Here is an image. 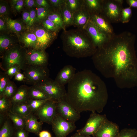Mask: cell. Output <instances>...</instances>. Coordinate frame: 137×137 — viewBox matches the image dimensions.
Masks as SVG:
<instances>
[{
    "mask_svg": "<svg viewBox=\"0 0 137 137\" xmlns=\"http://www.w3.org/2000/svg\"><path fill=\"white\" fill-rule=\"evenodd\" d=\"M135 36L128 31L115 33L92 56L95 68L105 77L113 80L119 88L137 87Z\"/></svg>",
    "mask_w": 137,
    "mask_h": 137,
    "instance_id": "1",
    "label": "cell"
},
{
    "mask_svg": "<svg viewBox=\"0 0 137 137\" xmlns=\"http://www.w3.org/2000/svg\"><path fill=\"white\" fill-rule=\"evenodd\" d=\"M108 98L105 82L90 70L76 72L67 84L66 101L80 113L87 111L101 112Z\"/></svg>",
    "mask_w": 137,
    "mask_h": 137,
    "instance_id": "2",
    "label": "cell"
},
{
    "mask_svg": "<svg viewBox=\"0 0 137 137\" xmlns=\"http://www.w3.org/2000/svg\"><path fill=\"white\" fill-rule=\"evenodd\" d=\"M61 38L63 51L71 57L79 58L92 56L97 50L91 38L83 28L63 30Z\"/></svg>",
    "mask_w": 137,
    "mask_h": 137,
    "instance_id": "3",
    "label": "cell"
},
{
    "mask_svg": "<svg viewBox=\"0 0 137 137\" xmlns=\"http://www.w3.org/2000/svg\"><path fill=\"white\" fill-rule=\"evenodd\" d=\"M27 51L24 48L16 44L4 52L1 63V68L5 72L11 66L18 65L24 71L27 66Z\"/></svg>",
    "mask_w": 137,
    "mask_h": 137,
    "instance_id": "4",
    "label": "cell"
},
{
    "mask_svg": "<svg viewBox=\"0 0 137 137\" xmlns=\"http://www.w3.org/2000/svg\"><path fill=\"white\" fill-rule=\"evenodd\" d=\"M49 97L56 102L66 100V90L65 86L62 85L48 78L36 84Z\"/></svg>",
    "mask_w": 137,
    "mask_h": 137,
    "instance_id": "5",
    "label": "cell"
},
{
    "mask_svg": "<svg viewBox=\"0 0 137 137\" xmlns=\"http://www.w3.org/2000/svg\"><path fill=\"white\" fill-rule=\"evenodd\" d=\"M23 71L24 81L32 85L37 84L49 78L47 66L27 65Z\"/></svg>",
    "mask_w": 137,
    "mask_h": 137,
    "instance_id": "6",
    "label": "cell"
},
{
    "mask_svg": "<svg viewBox=\"0 0 137 137\" xmlns=\"http://www.w3.org/2000/svg\"><path fill=\"white\" fill-rule=\"evenodd\" d=\"M123 0H103L102 14L111 23L120 22Z\"/></svg>",
    "mask_w": 137,
    "mask_h": 137,
    "instance_id": "7",
    "label": "cell"
},
{
    "mask_svg": "<svg viewBox=\"0 0 137 137\" xmlns=\"http://www.w3.org/2000/svg\"><path fill=\"white\" fill-rule=\"evenodd\" d=\"M33 31L37 38L34 49L44 50L52 44L56 38L58 33L48 31L43 26L35 27Z\"/></svg>",
    "mask_w": 137,
    "mask_h": 137,
    "instance_id": "8",
    "label": "cell"
},
{
    "mask_svg": "<svg viewBox=\"0 0 137 137\" xmlns=\"http://www.w3.org/2000/svg\"><path fill=\"white\" fill-rule=\"evenodd\" d=\"M51 125L55 137H66L76 127L75 123L66 121L57 113Z\"/></svg>",
    "mask_w": 137,
    "mask_h": 137,
    "instance_id": "9",
    "label": "cell"
},
{
    "mask_svg": "<svg viewBox=\"0 0 137 137\" xmlns=\"http://www.w3.org/2000/svg\"><path fill=\"white\" fill-rule=\"evenodd\" d=\"M56 102L51 99L48 100L34 113L40 121L52 125L54 118L57 114Z\"/></svg>",
    "mask_w": 137,
    "mask_h": 137,
    "instance_id": "10",
    "label": "cell"
},
{
    "mask_svg": "<svg viewBox=\"0 0 137 137\" xmlns=\"http://www.w3.org/2000/svg\"><path fill=\"white\" fill-rule=\"evenodd\" d=\"M105 121V117L103 115L92 112L84 126L77 130V132L82 135L93 136Z\"/></svg>",
    "mask_w": 137,
    "mask_h": 137,
    "instance_id": "11",
    "label": "cell"
},
{
    "mask_svg": "<svg viewBox=\"0 0 137 137\" xmlns=\"http://www.w3.org/2000/svg\"><path fill=\"white\" fill-rule=\"evenodd\" d=\"M56 107L57 113L68 122L75 123L80 118V113L66 100L57 102Z\"/></svg>",
    "mask_w": 137,
    "mask_h": 137,
    "instance_id": "12",
    "label": "cell"
},
{
    "mask_svg": "<svg viewBox=\"0 0 137 137\" xmlns=\"http://www.w3.org/2000/svg\"><path fill=\"white\" fill-rule=\"evenodd\" d=\"M83 28L89 34L97 48L101 46L111 36L99 29L90 18Z\"/></svg>",
    "mask_w": 137,
    "mask_h": 137,
    "instance_id": "13",
    "label": "cell"
},
{
    "mask_svg": "<svg viewBox=\"0 0 137 137\" xmlns=\"http://www.w3.org/2000/svg\"><path fill=\"white\" fill-rule=\"evenodd\" d=\"M48 56L45 50L33 48L27 51V65L47 66Z\"/></svg>",
    "mask_w": 137,
    "mask_h": 137,
    "instance_id": "14",
    "label": "cell"
},
{
    "mask_svg": "<svg viewBox=\"0 0 137 137\" xmlns=\"http://www.w3.org/2000/svg\"><path fill=\"white\" fill-rule=\"evenodd\" d=\"M90 19L103 32L110 36L114 33L111 23L102 13L90 15Z\"/></svg>",
    "mask_w": 137,
    "mask_h": 137,
    "instance_id": "15",
    "label": "cell"
},
{
    "mask_svg": "<svg viewBox=\"0 0 137 137\" xmlns=\"http://www.w3.org/2000/svg\"><path fill=\"white\" fill-rule=\"evenodd\" d=\"M119 132L118 128L115 124L105 121L93 136L95 137H116Z\"/></svg>",
    "mask_w": 137,
    "mask_h": 137,
    "instance_id": "16",
    "label": "cell"
},
{
    "mask_svg": "<svg viewBox=\"0 0 137 137\" xmlns=\"http://www.w3.org/2000/svg\"><path fill=\"white\" fill-rule=\"evenodd\" d=\"M76 69L72 65H66L58 73L55 80L60 85L64 86L71 80L74 76Z\"/></svg>",
    "mask_w": 137,
    "mask_h": 137,
    "instance_id": "17",
    "label": "cell"
},
{
    "mask_svg": "<svg viewBox=\"0 0 137 137\" xmlns=\"http://www.w3.org/2000/svg\"><path fill=\"white\" fill-rule=\"evenodd\" d=\"M24 129L28 133H32L38 135L42 130L43 123L38 121L37 116L33 113H31L26 116Z\"/></svg>",
    "mask_w": 137,
    "mask_h": 137,
    "instance_id": "18",
    "label": "cell"
},
{
    "mask_svg": "<svg viewBox=\"0 0 137 137\" xmlns=\"http://www.w3.org/2000/svg\"><path fill=\"white\" fill-rule=\"evenodd\" d=\"M90 14L84 5L73 13V26L77 28H83L90 18Z\"/></svg>",
    "mask_w": 137,
    "mask_h": 137,
    "instance_id": "19",
    "label": "cell"
},
{
    "mask_svg": "<svg viewBox=\"0 0 137 137\" xmlns=\"http://www.w3.org/2000/svg\"><path fill=\"white\" fill-rule=\"evenodd\" d=\"M28 87L24 85L20 86L14 95L10 99L12 105L26 102L29 99L28 95Z\"/></svg>",
    "mask_w": 137,
    "mask_h": 137,
    "instance_id": "20",
    "label": "cell"
},
{
    "mask_svg": "<svg viewBox=\"0 0 137 137\" xmlns=\"http://www.w3.org/2000/svg\"><path fill=\"white\" fill-rule=\"evenodd\" d=\"M84 5L90 15L102 13L103 0H84Z\"/></svg>",
    "mask_w": 137,
    "mask_h": 137,
    "instance_id": "21",
    "label": "cell"
},
{
    "mask_svg": "<svg viewBox=\"0 0 137 137\" xmlns=\"http://www.w3.org/2000/svg\"><path fill=\"white\" fill-rule=\"evenodd\" d=\"M20 41L24 45V47L35 48L37 42V38L33 32H23L20 36Z\"/></svg>",
    "mask_w": 137,
    "mask_h": 137,
    "instance_id": "22",
    "label": "cell"
},
{
    "mask_svg": "<svg viewBox=\"0 0 137 137\" xmlns=\"http://www.w3.org/2000/svg\"><path fill=\"white\" fill-rule=\"evenodd\" d=\"M4 17L7 28L12 32L19 35L24 31L25 27L19 21L12 19L8 17L4 16Z\"/></svg>",
    "mask_w": 137,
    "mask_h": 137,
    "instance_id": "23",
    "label": "cell"
},
{
    "mask_svg": "<svg viewBox=\"0 0 137 137\" xmlns=\"http://www.w3.org/2000/svg\"><path fill=\"white\" fill-rule=\"evenodd\" d=\"M58 11L60 14L65 29L73 25V13L67 7L65 2L59 8Z\"/></svg>",
    "mask_w": 137,
    "mask_h": 137,
    "instance_id": "24",
    "label": "cell"
},
{
    "mask_svg": "<svg viewBox=\"0 0 137 137\" xmlns=\"http://www.w3.org/2000/svg\"><path fill=\"white\" fill-rule=\"evenodd\" d=\"M28 95L29 98L32 99L42 100L51 99L41 89L36 85L28 87Z\"/></svg>",
    "mask_w": 137,
    "mask_h": 137,
    "instance_id": "25",
    "label": "cell"
},
{
    "mask_svg": "<svg viewBox=\"0 0 137 137\" xmlns=\"http://www.w3.org/2000/svg\"><path fill=\"white\" fill-rule=\"evenodd\" d=\"M15 128L8 116L3 125L0 127V137H15Z\"/></svg>",
    "mask_w": 137,
    "mask_h": 137,
    "instance_id": "26",
    "label": "cell"
},
{
    "mask_svg": "<svg viewBox=\"0 0 137 137\" xmlns=\"http://www.w3.org/2000/svg\"><path fill=\"white\" fill-rule=\"evenodd\" d=\"M7 115L16 129L19 128L24 129L26 116L15 113L11 110L8 112Z\"/></svg>",
    "mask_w": 137,
    "mask_h": 137,
    "instance_id": "27",
    "label": "cell"
},
{
    "mask_svg": "<svg viewBox=\"0 0 137 137\" xmlns=\"http://www.w3.org/2000/svg\"><path fill=\"white\" fill-rule=\"evenodd\" d=\"M11 110L15 113L25 116L32 113L27 102L12 105Z\"/></svg>",
    "mask_w": 137,
    "mask_h": 137,
    "instance_id": "28",
    "label": "cell"
},
{
    "mask_svg": "<svg viewBox=\"0 0 137 137\" xmlns=\"http://www.w3.org/2000/svg\"><path fill=\"white\" fill-rule=\"evenodd\" d=\"M16 44L13 41L7 36L1 35L0 37V51L1 53H4L5 51L11 48Z\"/></svg>",
    "mask_w": 137,
    "mask_h": 137,
    "instance_id": "29",
    "label": "cell"
},
{
    "mask_svg": "<svg viewBox=\"0 0 137 137\" xmlns=\"http://www.w3.org/2000/svg\"><path fill=\"white\" fill-rule=\"evenodd\" d=\"M46 18L53 22L63 30H66L60 14L58 11L51 10L47 15Z\"/></svg>",
    "mask_w": 137,
    "mask_h": 137,
    "instance_id": "30",
    "label": "cell"
},
{
    "mask_svg": "<svg viewBox=\"0 0 137 137\" xmlns=\"http://www.w3.org/2000/svg\"><path fill=\"white\" fill-rule=\"evenodd\" d=\"M18 88L14 82L10 80L0 97L3 96L10 99L14 95Z\"/></svg>",
    "mask_w": 137,
    "mask_h": 137,
    "instance_id": "31",
    "label": "cell"
},
{
    "mask_svg": "<svg viewBox=\"0 0 137 137\" xmlns=\"http://www.w3.org/2000/svg\"><path fill=\"white\" fill-rule=\"evenodd\" d=\"M65 4L73 13L79 10L84 5V0H65Z\"/></svg>",
    "mask_w": 137,
    "mask_h": 137,
    "instance_id": "32",
    "label": "cell"
},
{
    "mask_svg": "<svg viewBox=\"0 0 137 137\" xmlns=\"http://www.w3.org/2000/svg\"><path fill=\"white\" fill-rule=\"evenodd\" d=\"M12 106L10 99L3 96L0 97V113L7 114L11 110Z\"/></svg>",
    "mask_w": 137,
    "mask_h": 137,
    "instance_id": "33",
    "label": "cell"
},
{
    "mask_svg": "<svg viewBox=\"0 0 137 137\" xmlns=\"http://www.w3.org/2000/svg\"><path fill=\"white\" fill-rule=\"evenodd\" d=\"M48 100H42L29 98L27 102L31 111L35 113Z\"/></svg>",
    "mask_w": 137,
    "mask_h": 137,
    "instance_id": "34",
    "label": "cell"
},
{
    "mask_svg": "<svg viewBox=\"0 0 137 137\" xmlns=\"http://www.w3.org/2000/svg\"><path fill=\"white\" fill-rule=\"evenodd\" d=\"M42 26L46 29L50 31L58 32L62 29L53 21L46 18L41 22Z\"/></svg>",
    "mask_w": 137,
    "mask_h": 137,
    "instance_id": "35",
    "label": "cell"
},
{
    "mask_svg": "<svg viewBox=\"0 0 137 137\" xmlns=\"http://www.w3.org/2000/svg\"><path fill=\"white\" fill-rule=\"evenodd\" d=\"M51 11L50 9L42 7H38L36 10V22L41 23L46 18L49 13Z\"/></svg>",
    "mask_w": 137,
    "mask_h": 137,
    "instance_id": "36",
    "label": "cell"
},
{
    "mask_svg": "<svg viewBox=\"0 0 137 137\" xmlns=\"http://www.w3.org/2000/svg\"><path fill=\"white\" fill-rule=\"evenodd\" d=\"M132 14V11L131 7L123 8L121 12L120 22L123 23H128L130 21Z\"/></svg>",
    "mask_w": 137,
    "mask_h": 137,
    "instance_id": "37",
    "label": "cell"
},
{
    "mask_svg": "<svg viewBox=\"0 0 137 137\" xmlns=\"http://www.w3.org/2000/svg\"><path fill=\"white\" fill-rule=\"evenodd\" d=\"M10 81V78L5 72H1L0 74V95Z\"/></svg>",
    "mask_w": 137,
    "mask_h": 137,
    "instance_id": "38",
    "label": "cell"
},
{
    "mask_svg": "<svg viewBox=\"0 0 137 137\" xmlns=\"http://www.w3.org/2000/svg\"><path fill=\"white\" fill-rule=\"evenodd\" d=\"M116 137H137V130L126 129L122 130Z\"/></svg>",
    "mask_w": 137,
    "mask_h": 137,
    "instance_id": "39",
    "label": "cell"
},
{
    "mask_svg": "<svg viewBox=\"0 0 137 137\" xmlns=\"http://www.w3.org/2000/svg\"><path fill=\"white\" fill-rule=\"evenodd\" d=\"M21 70L20 66L16 64L9 68L5 72L9 78H11L18 73L20 72Z\"/></svg>",
    "mask_w": 137,
    "mask_h": 137,
    "instance_id": "40",
    "label": "cell"
},
{
    "mask_svg": "<svg viewBox=\"0 0 137 137\" xmlns=\"http://www.w3.org/2000/svg\"><path fill=\"white\" fill-rule=\"evenodd\" d=\"M24 3L22 0H13L11 1L12 6L17 11H20L22 9Z\"/></svg>",
    "mask_w": 137,
    "mask_h": 137,
    "instance_id": "41",
    "label": "cell"
},
{
    "mask_svg": "<svg viewBox=\"0 0 137 137\" xmlns=\"http://www.w3.org/2000/svg\"><path fill=\"white\" fill-rule=\"evenodd\" d=\"M49 1L50 5L57 9L58 11L62 5L65 2V0H49Z\"/></svg>",
    "mask_w": 137,
    "mask_h": 137,
    "instance_id": "42",
    "label": "cell"
},
{
    "mask_svg": "<svg viewBox=\"0 0 137 137\" xmlns=\"http://www.w3.org/2000/svg\"><path fill=\"white\" fill-rule=\"evenodd\" d=\"M36 5L38 7H42L50 9L51 6L49 1L46 0H35Z\"/></svg>",
    "mask_w": 137,
    "mask_h": 137,
    "instance_id": "43",
    "label": "cell"
},
{
    "mask_svg": "<svg viewBox=\"0 0 137 137\" xmlns=\"http://www.w3.org/2000/svg\"><path fill=\"white\" fill-rule=\"evenodd\" d=\"M30 20L28 26L31 27L36 22V11L34 9H32L29 11Z\"/></svg>",
    "mask_w": 137,
    "mask_h": 137,
    "instance_id": "44",
    "label": "cell"
},
{
    "mask_svg": "<svg viewBox=\"0 0 137 137\" xmlns=\"http://www.w3.org/2000/svg\"><path fill=\"white\" fill-rule=\"evenodd\" d=\"M29 133L24 129L19 128L16 129L15 137H28Z\"/></svg>",
    "mask_w": 137,
    "mask_h": 137,
    "instance_id": "45",
    "label": "cell"
},
{
    "mask_svg": "<svg viewBox=\"0 0 137 137\" xmlns=\"http://www.w3.org/2000/svg\"><path fill=\"white\" fill-rule=\"evenodd\" d=\"M8 11V7L7 5L5 3L0 2V14L1 16L7 14Z\"/></svg>",
    "mask_w": 137,
    "mask_h": 137,
    "instance_id": "46",
    "label": "cell"
},
{
    "mask_svg": "<svg viewBox=\"0 0 137 137\" xmlns=\"http://www.w3.org/2000/svg\"><path fill=\"white\" fill-rule=\"evenodd\" d=\"M22 16L23 22L28 26L30 20L29 11H24L22 13Z\"/></svg>",
    "mask_w": 137,
    "mask_h": 137,
    "instance_id": "47",
    "label": "cell"
},
{
    "mask_svg": "<svg viewBox=\"0 0 137 137\" xmlns=\"http://www.w3.org/2000/svg\"><path fill=\"white\" fill-rule=\"evenodd\" d=\"M39 137H52L50 133L47 130H42L39 133Z\"/></svg>",
    "mask_w": 137,
    "mask_h": 137,
    "instance_id": "48",
    "label": "cell"
},
{
    "mask_svg": "<svg viewBox=\"0 0 137 137\" xmlns=\"http://www.w3.org/2000/svg\"><path fill=\"white\" fill-rule=\"evenodd\" d=\"M14 79L18 81H22L24 80L25 76L23 74L20 72L18 73L14 76Z\"/></svg>",
    "mask_w": 137,
    "mask_h": 137,
    "instance_id": "49",
    "label": "cell"
},
{
    "mask_svg": "<svg viewBox=\"0 0 137 137\" xmlns=\"http://www.w3.org/2000/svg\"><path fill=\"white\" fill-rule=\"evenodd\" d=\"M8 28L7 25L3 18L0 17V30L5 31Z\"/></svg>",
    "mask_w": 137,
    "mask_h": 137,
    "instance_id": "50",
    "label": "cell"
},
{
    "mask_svg": "<svg viewBox=\"0 0 137 137\" xmlns=\"http://www.w3.org/2000/svg\"><path fill=\"white\" fill-rule=\"evenodd\" d=\"M126 1L129 7L137 9V0H127Z\"/></svg>",
    "mask_w": 137,
    "mask_h": 137,
    "instance_id": "51",
    "label": "cell"
},
{
    "mask_svg": "<svg viewBox=\"0 0 137 137\" xmlns=\"http://www.w3.org/2000/svg\"><path fill=\"white\" fill-rule=\"evenodd\" d=\"M24 2L26 6L29 8H31L36 5L35 1L33 0H26Z\"/></svg>",
    "mask_w": 137,
    "mask_h": 137,
    "instance_id": "52",
    "label": "cell"
},
{
    "mask_svg": "<svg viewBox=\"0 0 137 137\" xmlns=\"http://www.w3.org/2000/svg\"><path fill=\"white\" fill-rule=\"evenodd\" d=\"M8 117L7 115L0 113V127L3 124Z\"/></svg>",
    "mask_w": 137,
    "mask_h": 137,
    "instance_id": "53",
    "label": "cell"
},
{
    "mask_svg": "<svg viewBox=\"0 0 137 137\" xmlns=\"http://www.w3.org/2000/svg\"><path fill=\"white\" fill-rule=\"evenodd\" d=\"M70 137H91L90 136H85L80 135L77 132L75 133Z\"/></svg>",
    "mask_w": 137,
    "mask_h": 137,
    "instance_id": "54",
    "label": "cell"
},
{
    "mask_svg": "<svg viewBox=\"0 0 137 137\" xmlns=\"http://www.w3.org/2000/svg\"></svg>",
    "mask_w": 137,
    "mask_h": 137,
    "instance_id": "55",
    "label": "cell"
}]
</instances>
